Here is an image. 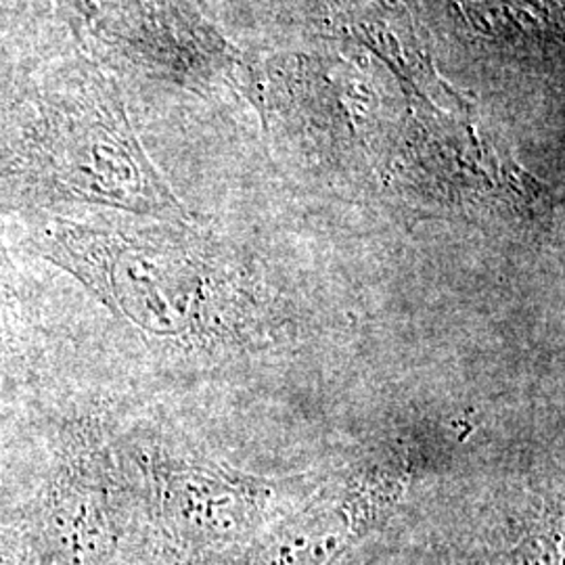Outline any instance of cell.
Here are the masks:
<instances>
[{
	"label": "cell",
	"mask_w": 565,
	"mask_h": 565,
	"mask_svg": "<svg viewBox=\"0 0 565 565\" xmlns=\"http://www.w3.org/2000/svg\"><path fill=\"white\" fill-rule=\"evenodd\" d=\"M51 256L120 319L158 340L243 348L268 342L277 312L254 282L174 245L61 224Z\"/></svg>",
	"instance_id": "1"
},
{
	"label": "cell",
	"mask_w": 565,
	"mask_h": 565,
	"mask_svg": "<svg viewBox=\"0 0 565 565\" xmlns=\"http://www.w3.org/2000/svg\"><path fill=\"white\" fill-rule=\"evenodd\" d=\"M203 461L156 476L149 507L156 555L166 565H233L310 492Z\"/></svg>",
	"instance_id": "2"
},
{
	"label": "cell",
	"mask_w": 565,
	"mask_h": 565,
	"mask_svg": "<svg viewBox=\"0 0 565 565\" xmlns=\"http://www.w3.org/2000/svg\"><path fill=\"white\" fill-rule=\"evenodd\" d=\"M403 473L366 465L340 473L268 525L233 565H343L394 513Z\"/></svg>",
	"instance_id": "3"
},
{
	"label": "cell",
	"mask_w": 565,
	"mask_h": 565,
	"mask_svg": "<svg viewBox=\"0 0 565 565\" xmlns=\"http://www.w3.org/2000/svg\"><path fill=\"white\" fill-rule=\"evenodd\" d=\"M452 565H564L562 515H536L524 524L497 530Z\"/></svg>",
	"instance_id": "4"
},
{
	"label": "cell",
	"mask_w": 565,
	"mask_h": 565,
	"mask_svg": "<svg viewBox=\"0 0 565 565\" xmlns=\"http://www.w3.org/2000/svg\"><path fill=\"white\" fill-rule=\"evenodd\" d=\"M0 565H21V557L15 548L0 543Z\"/></svg>",
	"instance_id": "5"
}]
</instances>
